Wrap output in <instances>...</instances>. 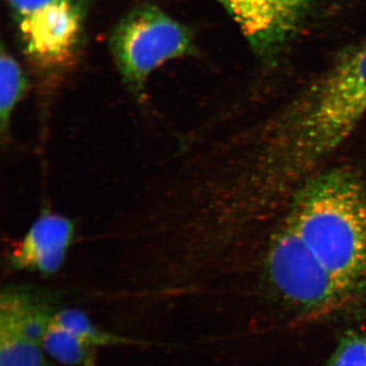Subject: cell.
Masks as SVG:
<instances>
[{"mask_svg":"<svg viewBox=\"0 0 366 366\" xmlns=\"http://www.w3.org/2000/svg\"><path fill=\"white\" fill-rule=\"evenodd\" d=\"M366 114V40L352 48L269 122L274 153L312 174Z\"/></svg>","mask_w":366,"mask_h":366,"instance_id":"1","label":"cell"},{"mask_svg":"<svg viewBox=\"0 0 366 366\" xmlns=\"http://www.w3.org/2000/svg\"><path fill=\"white\" fill-rule=\"evenodd\" d=\"M286 222L356 305L366 303V185L355 173H315L293 194Z\"/></svg>","mask_w":366,"mask_h":366,"instance_id":"2","label":"cell"},{"mask_svg":"<svg viewBox=\"0 0 366 366\" xmlns=\"http://www.w3.org/2000/svg\"><path fill=\"white\" fill-rule=\"evenodd\" d=\"M21 51L44 88L74 69L85 42L89 0H6Z\"/></svg>","mask_w":366,"mask_h":366,"instance_id":"3","label":"cell"},{"mask_svg":"<svg viewBox=\"0 0 366 366\" xmlns=\"http://www.w3.org/2000/svg\"><path fill=\"white\" fill-rule=\"evenodd\" d=\"M109 48L124 85L139 103L146 99L153 71L170 60L194 55L197 49L189 26L150 4L122 16L110 34Z\"/></svg>","mask_w":366,"mask_h":366,"instance_id":"4","label":"cell"},{"mask_svg":"<svg viewBox=\"0 0 366 366\" xmlns=\"http://www.w3.org/2000/svg\"><path fill=\"white\" fill-rule=\"evenodd\" d=\"M266 269L274 292L301 315L327 317L358 307L285 220L269 242Z\"/></svg>","mask_w":366,"mask_h":366,"instance_id":"5","label":"cell"},{"mask_svg":"<svg viewBox=\"0 0 366 366\" xmlns=\"http://www.w3.org/2000/svg\"><path fill=\"white\" fill-rule=\"evenodd\" d=\"M59 310L57 295L29 285L0 293V366H47L43 336Z\"/></svg>","mask_w":366,"mask_h":366,"instance_id":"6","label":"cell"},{"mask_svg":"<svg viewBox=\"0 0 366 366\" xmlns=\"http://www.w3.org/2000/svg\"><path fill=\"white\" fill-rule=\"evenodd\" d=\"M234 20L252 51L276 61L307 21L314 0H215Z\"/></svg>","mask_w":366,"mask_h":366,"instance_id":"7","label":"cell"},{"mask_svg":"<svg viewBox=\"0 0 366 366\" xmlns=\"http://www.w3.org/2000/svg\"><path fill=\"white\" fill-rule=\"evenodd\" d=\"M74 232L71 219L51 211L42 212L23 237L9 244V269L45 276L57 273L66 262Z\"/></svg>","mask_w":366,"mask_h":366,"instance_id":"8","label":"cell"},{"mask_svg":"<svg viewBox=\"0 0 366 366\" xmlns=\"http://www.w3.org/2000/svg\"><path fill=\"white\" fill-rule=\"evenodd\" d=\"M28 76L11 52L1 47L0 56V132L2 143L11 139V122L16 106L28 92Z\"/></svg>","mask_w":366,"mask_h":366,"instance_id":"9","label":"cell"},{"mask_svg":"<svg viewBox=\"0 0 366 366\" xmlns=\"http://www.w3.org/2000/svg\"><path fill=\"white\" fill-rule=\"evenodd\" d=\"M43 348L47 357L61 365L98 366V348L51 320L43 336Z\"/></svg>","mask_w":366,"mask_h":366,"instance_id":"10","label":"cell"},{"mask_svg":"<svg viewBox=\"0 0 366 366\" xmlns=\"http://www.w3.org/2000/svg\"><path fill=\"white\" fill-rule=\"evenodd\" d=\"M51 322L71 332L96 348L142 345V342L129 337L113 333L96 325L89 315L76 308H59Z\"/></svg>","mask_w":366,"mask_h":366,"instance_id":"11","label":"cell"},{"mask_svg":"<svg viewBox=\"0 0 366 366\" xmlns=\"http://www.w3.org/2000/svg\"><path fill=\"white\" fill-rule=\"evenodd\" d=\"M325 366H366V327L342 335Z\"/></svg>","mask_w":366,"mask_h":366,"instance_id":"12","label":"cell"}]
</instances>
